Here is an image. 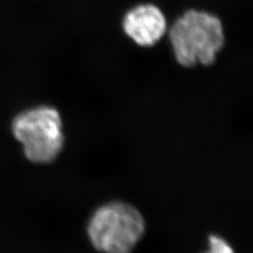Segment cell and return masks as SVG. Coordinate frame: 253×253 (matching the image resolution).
Wrapping results in <instances>:
<instances>
[{
  "label": "cell",
  "mask_w": 253,
  "mask_h": 253,
  "mask_svg": "<svg viewBox=\"0 0 253 253\" xmlns=\"http://www.w3.org/2000/svg\"><path fill=\"white\" fill-rule=\"evenodd\" d=\"M145 220L135 208L121 202L99 208L91 217L88 236L101 253H130L145 233Z\"/></svg>",
  "instance_id": "cell-3"
},
{
  "label": "cell",
  "mask_w": 253,
  "mask_h": 253,
  "mask_svg": "<svg viewBox=\"0 0 253 253\" xmlns=\"http://www.w3.org/2000/svg\"><path fill=\"white\" fill-rule=\"evenodd\" d=\"M169 38L176 61L185 68L215 63L225 42L220 20L194 9L185 12L173 23Z\"/></svg>",
  "instance_id": "cell-1"
},
{
  "label": "cell",
  "mask_w": 253,
  "mask_h": 253,
  "mask_svg": "<svg viewBox=\"0 0 253 253\" xmlns=\"http://www.w3.org/2000/svg\"><path fill=\"white\" fill-rule=\"evenodd\" d=\"M166 19L158 7L146 4L129 10L123 21V28L138 45L154 46L166 31Z\"/></svg>",
  "instance_id": "cell-4"
},
{
  "label": "cell",
  "mask_w": 253,
  "mask_h": 253,
  "mask_svg": "<svg viewBox=\"0 0 253 253\" xmlns=\"http://www.w3.org/2000/svg\"><path fill=\"white\" fill-rule=\"evenodd\" d=\"M210 250L208 253H234L233 249L223 239L211 235L209 238Z\"/></svg>",
  "instance_id": "cell-5"
},
{
  "label": "cell",
  "mask_w": 253,
  "mask_h": 253,
  "mask_svg": "<svg viewBox=\"0 0 253 253\" xmlns=\"http://www.w3.org/2000/svg\"><path fill=\"white\" fill-rule=\"evenodd\" d=\"M12 133L31 163H51L63 148L61 117L56 109L50 106H39L20 113L12 121Z\"/></svg>",
  "instance_id": "cell-2"
}]
</instances>
